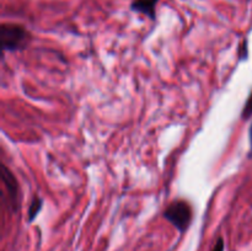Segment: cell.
<instances>
[{
	"label": "cell",
	"instance_id": "obj_1",
	"mask_svg": "<svg viewBox=\"0 0 252 251\" xmlns=\"http://www.w3.org/2000/svg\"><path fill=\"white\" fill-rule=\"evenodd\" d=\"M30 38V32L22 25L2 24L0 27V44L2 52L22 51L29 46Z\"/></svg>",
	"mask_w": 252,
	"mask_h": 251
},
{
	"label": "cell",
	"instance_id": "obj_2",
	"mask_svg": "<svg viewBox=\"0 0 252 251\" xmlns=\"http://www.w3.org/2000/svg\"><path fill=\"white\" fill-rule=\"evenodd\" d=\"M162 217L171 223L181 234L187 231L193 219V209L189 202L185 199H175L165 208Z\"/></svg>",
	"mask_w": 252,
	"mask_h": 251
},
{
	"label": "cell",
	"instance_id": "obj_3",
	"mask_svg": "<svg viewBox=\"0 0 252 251\" xmlns=\"http://www.w3.org/2000/svg\"><path fill=\"white\" fill-rule=\"evenodd\" d=\"M1 181L4 184L5 189H6L7 196H9L10 207L14 209V212H16L19 209V182H17L14 172L5 164H1Z\"/></svg>",
	"mask_w": 252,
	"mask_h": 251
},
{
	"label": "cell",
	"instance_id": "obj_4",
	"mask_svg": "<svg viewBox=\"0 0 252 251\" xmlns=\"http://www.w3.org/2000/svg\"><path fill=\"white\" fill-rule=\"evenodd\" d=\"M159 0H133L130 10L137 14L144 15L152 21L157 20V5Z\"/></svg>",
	"mask_w": 252,
	"mask_h": 251
},
{
	"label": "cell",
	"instance_id": "obj_5",
	"mask_svg": "<svg viewBox=\"0 0 252 251\" xmlns=\"http://www.w3.org/2000/svg\"><path fill=\"white\" fill-rule=\"evenodd\" d=\"M42 207H43V199L38 196L34 194L32 197L31 202H30V208H29V221H33L37 218V216L41 212Z\"/></svg>",
	"mask_w": 252,
	"mask_h": 251
},
{
	"label": "cell",
	"instance_id": "obj_6",
	"mask_svg": "<svg viewBox=\"0 0 252 251\" xmlns=\"http://www.w3.org/2000/svg\"><path fill=\"white\" fill-rule=\"evenodd\" d=\"M251 117H252V93L250 94L248 100H246L243 111H241V118H243L244 121L250 120Z\"/></svg>",
	"mask_w": 252,
	"mask_h": 251
},
{
	"label": "cell",
	"instance_id": "obj_7",
	"mask_svg": "<svg viewBox=\"0 0 252 251\" xmlns=\"http://www.w3.org/2000/svg\"><path fill=\"white\" fill-rule=\"evenodd\" d=\"M249 57V47H248V39H244L243 42L240 43L238 49V59L239 62L246 61Z\"/></svg>",
	"mask_w": 252,
	"mask_h": 251
},
{
	"label": "cell",
	"instance_id": "obj_8",
	"mask_svg": "<svg viewBox=\"0 0 252 251\" xmlns=\"http://www.w3.org/2000/svg\"><path fill=\"white\" fill-rule=\"evenodd\" d=\"M224 248H225V245H224V239L221 238V236H219V238L217 239L212 251H224Z\"/></svg>",
	"mask_w": 252,
	"mask_h": 251
},
{
	"label": "cell",
	"instance_id": "obj_9",
	"mask_svg": "<svg viewBox=\"0 0 252 251\" xmlns=\"http://www.w3.org/2000/svg\"><path fill=\"white\" fill-rule=\"evenodd\" d=\"M249 140H250V152H249V157L252 159V123L249 128Z\"/></svg>",
	"mask_w": 252,
	"mask_h": 251
}]
</instances>
